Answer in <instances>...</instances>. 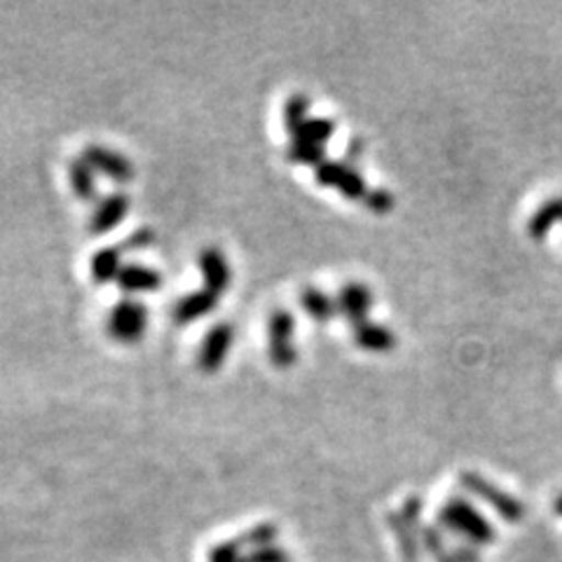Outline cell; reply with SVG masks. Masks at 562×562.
I'll use <instances>...</instances> for the list:
<instances>
[{"mask_svg":"<svg viewBox=\"0 0 562 562\" xmlns=\"http://www.w3.org/2000/svg\"><path fill=\"white\" fill-rule=\"evenodd\" d=\"M148 328V310L136 301H122L109 314V333L117 342H138Z\"/></svg>","mask_w":562,"mask_h":562,"instance_id":"obj_1","label":"cell"},{"mask_svg":"<svg viewBox=\"0 0 562 562\" xmlns=\"http://www.w3.org/2000/svg\"><path fill=\"white\" fill-rule=\"evenodd\" d=\"M314 181L324 188H336L347 200H366L368 195L363 176L345 162L326 160L314 169Z\"/></svg>","mask_w":562,"mask_h":562,"instance_id":"obj_2","label":"cell"},{"mask_svg":"<svg viewBox=\"0 0 562 562\" xmlns=\"http://www.w3.org/2000/svg\"><path fill=\"white\" fill-rule=\"evenodd\" d=\"M270 361L277 368H291L297 361V349L293 347L295 319L289 310H277L270 316Z\"/></svg>","mask_w":562,"mask_h":562,"instance_id":"obj_3","label":"cell"},{"mask_svg":"<svg viewBox=\"0 0 562 562\" xmlns=\"http://www.w3.org/2000/svg\"><path fill=\"white\" fill-rule=\"evenodd\" d=\"M82 160L94 171L109 176V179H113L117 183H127L134 179V165L127 160V157L117 150L105 148V146H99V144L85 146Z\"/></svg>","mask_w":562,"mask_h":562,"instance_id":"obj_4","label":"cell"},{"mask_svg":"<svg viewBox=\"0 0 562 562\" xmlns=\"http://www.w3.org/2000/svg\"><path fill=\"white\" fill-rule=\"evenodd\" d=\"M235 340V328L231 324H216L206 333V338L200 347V368L204 373H216L225 363L227 351H231Z\"/></svg>","mask_w":562,"mask_h":562,"instance_id":"obj_5","label":"cell"},{"mask_svg":"<svg viewBox=\"0 0 562 562\" xmlns=\"http://www.w3.org/2000/svg\"><path fill=\"white\" fill-rule=\"evenodd\" d=\"M338 312L351 324V328L368 322V312L373 307V291L361 281H347L338 293Z\"/></svg>","mask_w":562,"mask_h":562,"instance_id":"obj_6","label":"cell"},{"mask_svg":"<svg viewBox=\"0 0 562 562\" xmlns=\"http://www.w3.org/2000/svg\"><path fill=\"white\" fill-rule=\"evenodd\" d=\"M200 270L204 277V289L211 291L214 295H221L231 286V262L216 249V246H209L200 254Z\"/></svg>","mask_w":562,"mask_h":562,"instance_id":"obj_7","label":"cell"},{"mask_svg":"<svg viewBox=\"0 0 562 562\" xmlns=\"http://www.w3.org/2000/svg\"><path fill=\"white\" fill-rule=\"evenodd\" d=\"M127 211H130V200H127V195H122V192H113V195L103 198V200L97 204L94 214H92V218H90V231H92L94 235L111 233L113 227H117V225L122 223V218L127 216Z\"/></svg>","mask_w":562,"mask_h":562,"instance_id":"obj_8","label":"cell"},{"mask_svg":"<svg viewBox=\"0 0 562 562\" xmlns=\"http://www.w3.org/2000/svg\"><path fill=\"white\" fill-rule=\"evenodd\" d=\"M462 483L471 492H476L479 497L487 499L502 516H506V518H518L520 516V504L514 497H508L506 492H502L492 483H487L483 476H479V473H462Z\"/></svg>","mask_w":562,"mask_h":562,"instance_id":"obj_9","label":"cell"},{"mask_svg":"<svg viewBox=\"0 0 562 562\" xmlns=\"http://www.w3.org/2000/svg\"><path fill=\"white\" fill-rule=\"evenodd\" d=\"M218 305V295L211 291H195L190 295H183L179 303L173 305V319L176 324H192L202 319L209 312H214Z\"/></svg>","mask_w":562,"mask_h":562,"instance_id":"obj_10","label":"cell"},{"mask_svg":"<svg viewBox=\"0 0 562 562\" xmlns=\"http://www.w3.org/2000/svg\"><path fill=\"white\" fill-rule=\"evenodd\" d=\"M355 345L366 351H390L396 347V333L375 322H363L351 330Z\"/></svg>","mask_w":562,"mask_h":562,"instance_id":"obj_11","label":"cell"},{"mask_svg":"<svg viewBox=\"0 0 562 562\" xmlns=\"http://www.w3.org/2000/svg\"><path fill=\"white\" fill-rule=\"evenodd\" d=\"M117 286L127 293H148L162 286V274L146 266H125L117 274Z\"/></svg>","mask_w":562,"mask_h":562,"instance_id":"obj_12","label":"cell"},{"mask_svg":"<svg viewBox=\"0 0 562 562\" xmlns=\"http://www.w3.org/2000/svg\"><path fill=\"white\" fill-rule=\"evenodd\" d=\"M443 520L454 527H462V530L476 537H490V527L485 525V520L462 499H452L450 504H446Z\"/></svg>","mask_w":562,"mask_h":562,"instance_id":"obj_13","label":"cell"},{"mask_svg":"<svg viewBox=\"0 0 562 562\" xmlns=\"http://www.w3.org/2000/svg\"><path fill=\"white\" fill-rule=\"evenodd\" d=\"M562 223V198H553L549 202H543L527 223V235L532 239H543L551 231L553 225Z\"/></svg>","mask_w":562,"mask_h":562,"instance_id":"obj_14","label":"cell"},{"mask_svg":"<svg viewBox=\"0 0 562 562\" xmlns=\"http://www.w3.org/2000/svg\"><path fill=\"white\" fill-rule=\"evenodd\" d=\"M301 303L305 307V312L312 316V319L316 324H328L333 316L338 314V303L333 301V297L322 291V289H314V286H307L301 295Z\"/></svg>","mask_w":562,"mask_h":562,"instance_id":"obj_15","label":"cell"},{"mask_svg":"<svg viewBox=\"0 0 562 562\" xmlns=\"http://www.w3.org/2000/svg\"><path fill=\"white\" fill-rule=\"evenodd\" d=\"M92 277L97 284H109V281H117V274L122 270V249H115V246H105V249H99L92 256Z\"/></svg>","mask_w":562,"mask_h":562,"instance_id":"obj_16","label":"cell"},{"mask_svg":"<svg viewBox=\"0 0 562 562\" xmlns=\"http://www.w3.org/2000/svg\"><path fill=\"white\" fill-rule=\"evenodd\" d=\"M68 181H70V188H74V192H76V198H80V200L97 198V171L87 165L82 157L80 160H70Z\"/></svg>","mask_w":562,"mask_h":562,"instance_id":"obj_17","label":"cell"},{"mask_svg":"<svg viewBox=\"0 0 562 562\" xmlns=\"http://www.w3.org/2000/svg\"><path fill=\"white\" fill-rule=\"evenodd\" d=\"M336 132V122L328 117H310L305 125L293 134L295 140H307V144L324 146L326 140Z\"/></svg>","mask_w":562,"mask_h":562,"instance_id":"obj_18","label":"cell"},{"mask_svg":"<svg viewBox=\"0 0 562 562\" xmlns=\"http://www.w3.org/2000/svg\"><path fill=\"white\" fill-rule=\"evenodd\" d=\"M286 157L295 165H310V167H319L326 162V150L324 146L307 144V140H291L286 148Z\"/></svg>","mask_w":562,"mask_h":562,"instance_id":"obj_19","label":"cell"},{"mask_svg":"<svg viewBox=\"0 0 562 562\" xmlns=\"http://www.w3.org/2000/svg\"><path fill=\"white\" fill-rule=\"evenodd\" d=\"M310 99L305 94H293L284 105V125L293 136L310 120Z\"/></svg>","mask_w":562,"mask_h":562,"instance_id":"obj_20","label":"cell"},{"mask_svg":"<svg viewBox=\"0 0 562 562\" xmlns=\"http://www.w3.org/2000/svg\"><path fill=\"white\" fill-rule=\"evenodd\" d=\"M363 202H366L368 211H373V214H378V216H384L394 209L396 198L386 188H373V190H368V195H366Z\"/></svg>","mask_w":562,"mask_h":562,"instance_id":"obj_21","label":"cell"},{"mask_svg":"<svg viewBox=\"0 0 562 562\" xmlns=\"http://www.w3.org/2000/svg\"><path fill=\"white\" fill-rule=\"evenodd\" d=\"M153 241H155V233L150 231V227H140V231L132 233L125 241H122L120 249L144 251V249H148V246H153Z\"/></svg>","mask_w":562,"mask_h":562,"instance_id":"obj_22","label":"cell"},{"mask_svg":"<svg viewBox=\"0 0 562 562\" xmlns=\"http://www.w3.org/2000/svg\"><path fill=\"white\" fill-rule=\"evenodd\" d=\"M361 150H363V140H361V138H351L349 150H347L349 160H355V157H359V155H361Z\"/></svg>","mask_w":562,"mask_h":562,"instance_id":"obj_23","label":"cell"},{"mask_svg":"<svg viewBox=\"0 0 562 562\" xmlns=\"http://www.w3.org/2000/svg\"><path fill=\"white\" fill-rule=\"evenodd\" d=\"M558 512L562 514V499H558Z\"/></svg>","mask_w":562,"mask_h":562,"instance_id":"obj_24","label":"cell"}]
</instances>
